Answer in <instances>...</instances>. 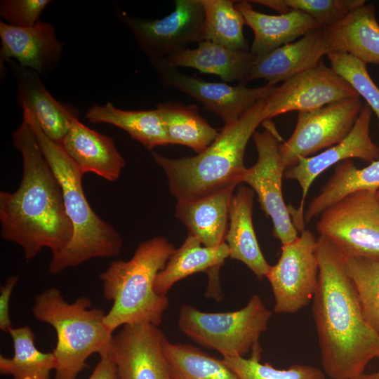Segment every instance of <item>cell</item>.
<instances>
[{
  "instance_id": "cell-1",
  "label": "cell",
  "mask_w": 379,
  "mask_h": 379,
  "mask_svg": "<svg viewBox=\"0 0 379 379\" xmlns=\"http://www.w3.org/2000/svg\"><path fill=\"white\" fill-rule=\"evenodd\" d=\"M22 159V176L14 192H0L1 236L20 246L26 260L42 248L52 258L72 241L74 230L67 214L60 182L45 158L30 124L23 119L12 134Z\"/></svg>"
},
{
  "instance_id": "cell-2",
  "label": "cell",
  "mask_w": 379,
  "mask_h": 379,
  "mask_svg": "<svg viewBox=\"0 0 379 379\" xmlns=\"http://www.w3.org/2000/svg\"><path fill=\"white\" fill-rule=\"evenodd\" d=\"M319 282L312 314L324 372L352 379L379 357V335L363 314L345 255L324 237L317 238Z\"/></svg>"
},
{
  "instance_id": "cell-3",
  "label": "cell",
  "mask_w": 379,
  "mask_h": 379,
  "mask_svg": "<svg viewBox=\"0 0 379 379\" xmlns=\"http://www.w3.org/2000/svg\"><path fill=\"white\" fill-rule=\"evenodd\" d=\"M265 99L257 102L236 121L225 124L215 140L194 157L170 159L152 152L178 201L194 200L241 183L246 168L244 157L247 144L265 121Z\"/></svg>"
},
{
  "instance_id": "cell-4",
  "label": "cell",
  "mask_w": 379,
  "mask_h": 379,
  "mask_svg": "<svg viewBox=\"0 0 379 379\" xmlns=\"http://www.w3.org/2000/svg\"><path fill=\"white\" fill-rule=\"evenodd\" d=\"M23 119L32 126L45 158L60 182L67 214L74 230L66 249L51 258L49 272L56 274L92 258L119 255L123 246L121 237L91 208L83 189L84 174L63 148L44 134L29 111L23 110Z\"/></svg>"
},
{
  "instance_id": "cell-5",
  "label": "cell",
  "mask_w": 379,
  "mask_h": 379,
  "mask_svg": "<svg viewBox=\"0 0 379 379\" xmlns=\"http://www.w3.org/2000/svg\"><path fill=\"white\" fill-rule=\"evenodd\" d=\"M174 250L166 238L155 237L140 243L130 260L114 261L100 274L104 297L113 302L104 318L108 331L160 325L169 302L156 293L154 282Z\"/></svg>"
},
{
  "instance_id": "cell-6",
  "label": "cell",
  "mask_w": 379,
  "mask_h": 379,
  "mask_svg": "<svg viewBox=\"0 0 379 379\" xmlns=\"http://www.w3.org/2000/svg\"><path fill=\"white\" fill-rule=\"evenodd\" d=\"M91 306L85 296L68 302L54 287L35 297L32 310L34 317L51 325L57 335L53 351L57 361L55 379H77L91 355H112L114 335L105 326L106 313Z\"/></svg>"
},
{
  "instance_id": "cell-7",
  "label": "cell",
  "mask_w": 379,
  "mask_h": 379,
  "mask_svg": "<svg viewBox=\"0 0 379 379\" xmlns=\"http://www.w3.org/2000/svg\"><path fill=\"white\" fill-rule=\"evenodd\" d=\"M258 294L243 308L227 312H205L191 305L179 311L178 326L199 345L218 351L223 358L244 357L259 344L272 316Z\"/></svg>"
},
{
  "instance_id": "cell-8",
  "label": "cell",
  "mask_w": 379,
  "mask_h": 379,
  "mask_svg": "<svg viewBox=\"0 0 379 379\" xmlns=\"http://www.w3.org/2000/svg\"><path fill=\"white\" fill-rule=\"evenodd\" d=\"M316 229L345 257L379 258L376 191L354 192L328 206L320 214Z\"/></svg>"
},
{
  "instance_id": "cell-9",
  "label": "cell",
  "mask_w": 379,
  "mask_h": 379,
  "mask_svg": "<svg viewBox=\"0 0 379 379\" xmlns=\"http://www.w3.org/2000/svg\"><path fill=\"white\" fill-rule=\"evenodd\" d=\"M263 132H255L253 141L258 159L246 168L241 182H246L256 193L260 208L270 217L273 236L281 244L294 241L299 235L282 194L285 168L279 154V135L270 120L265 121Z\"/></svg>"
},
{
  "instance_id": "cell-10",
  "label": "cell",
  "mask_w": 379,
  "mask_h": 379,
  "mask_svg": "<svg viewBox=\"0 0 379 379\" xmlns=\"http://www.w3.org/2000/svg\"><path fill=\"white\" fill-rule=\"evenodd\" d=\"M272 287L274 311L294 314L307 305L319 282L317 239L304 230L293 241L283 244L277 262L265 277Z\"/></svg>"
},
{
  "instance_id": "cell-11",
  "label": "cell",
  "mask_w": 379,
  "mask_h": 379,
  "mask_svg": "<svg viewBox=\"0 0 379 379\" xmlns=\"http://www.w3.org/2000/svg\"><path fill=\"white\" fill-rule=\"evenodd\" d=\"M360 96L299 112L291 137L279 145L285 171L299 159L329 148L343 141L353 128L363 107Z\"/></svg>"
},
{
  "instance_id": "cell-12",
  "label": "cell",
  "mask_w": 379,
  "mask_h": 379,
  "mask_svg": "<svg viewBox=\"0 0 379 379\" xmlns=\"http://www.w3.org/2000/svg\"><path fill=\"white\" fill-rule=\"evenodd\" d=\"M174 4V11L161 19L116 11L149 60L164 59L202 41L205 15L201 0H175Z\"/></svg>"
},
{
  "instance_id": "cell-13",
  "label": "cell",
  "mask_w": 379,
  "mask_h": 379,
  "mask_svg": "<svg viewBox=\"0 0 379 379\" xmlns=\"http://www.w3.org/2000/svg\"><path fill=\"white\" fill-rule=\"evenodd\" d=\"M160 82L166 87L176 88L230 124L238 119L254 104L267 98L276 85L267 83L250 88L239 83L230 86L225 83L211 82L181 72L163 59L149 60Z\"/></svg>"
},
{
  "instance_id": "cell-14",
  "label": "cell",
  "mask_w": 379,
  "mask_h": 379,
  "mask_svg": "<svg viewBox=\"0 0 379 379\" xmlns=\"http://www.w3.org/2000/svg\"><path fill=\"white\" fill-rule=\"evenodd\" d=\"M359 96L350 84L322 60L314 67L276 86L265 99V121L293 111L305 112Z\"/></svg>"
},
{
  "instance_id": "cell-15",
  "label": "cell",
  "mask_w": 379,
  "mask_h": 379,
  "mask_svg": "<svg viewBox=\"0 0 379 379\" xmlns=\"http://www.w3.org/2000/svg\"><path fill=\"white\" fill-rule=\"evenodd\" d=\"M372 110L364 104L359 117L349 133L340 142L326 149L319 154L302 157L293 166L286 169L284 178L296 180L302 190L298 208L291 213L298 232L304 230V206L307 193L314 180L329 167L353 158L372 163L379 159V146L370 136Z\"/></svg>"
},
{
  "instance_id": "cell-16",
  "label": "cell",
  "mask_w": 379,
  "mask_h": 379,
  "mask_svg": "<svg viewBox=\"0 0 379 379\" xmlns=\"http://www.w3.org/2000/svg\"><path fill=\"white\" fill-rule=\"evenodd\" d=\"M158 326L124 325L114 336L112 357L119 379H173Z\"/></svg>"
},
{
  "instance_id": "cell-17",
  "label": "cell",
  "mask_w": 379,
  "mask_h": 379,
  "mask_svg": "<svg viewBox=\"0 0 379 379\" xmlns=\"http://www.w3.org/2000/svg\"><path fill=\"white\" fill-rule=\"evenodd\" d=\"M333 52L324 27L310 32L299 40L255 58L245 83L264 79L276 85L317 66L324 55Z\"/></svg>"
},
{
  "instance_id": "cell-18",
  "label": "cell",
  "mask_w": 379,
  "mask_h": 379,
  "mask_svg": "<svg viewBox=\"0 0 379 379\" xmlns=\"http://www.w3.org/2000/svg\"><path fill=\"white\" fill-rule=\"evenodd\" d=\"M1 61L13 59L41 77L59 61L63 43L56 36L53 26L41 20L27 27H15L0 22Z\"/></svg>"
},
{
  "instance_id": "cell-19",
  "label": "cell",
  "mask_w": 379,
  "mask_h": 379,
  "mask_svg": "<svg viewBox=\"0 0 379 379\" xmlns=\"http://www.w3.org/2000/svg\"><path fill=\"white\" fill-rule=\"evenodd\" d=\"M7 63L16 81L22 109L29 111L44 134L61 146L72 121L77 118L76 109L56 100L35 71L20 66L13 60Z\"/></svg>"
},
{
  "instance_id": "cell-20",
  "label": "cell",
  "mask_w": 379,
  "mask_h": 379,
  "mask_svg": "<svg viewBox=\"0 0 379 379\" xmlns=\"http://www.w3.org/2000/svg\"><path fill=\"white\" fill-rule=\"evenodd\" d=\"M61 147L83 174L93 173L108 181H115L126 165L114 140L81 122L72 121Z\"/></svg>"
},
{
  "instance_id": "cell-21",
  "label": "cell",
  "mask_w": 379,
  "mask_h": 379,
  "mask_svg": "<svg viewBox=\"0 0 379 379\" xmlns=\"http://www.w3.org/2000/svg\"><path fill=\"white\" fill-rule=\"evenodd\" d=\"M235 6L254 33L250 51L255 58L321 28L310 16L300 11L268 15L255 11L249 1H236Z\"/></svg>"
},
{
  "instance_id": "cell-22",
  "label": "cell",
  "mask_w": 379,
  "mask_h": 379,
  "mask_svg": "<svg viewBox=\"0 0 379 379\" xmlns=\"http://www.w3.org/2000/svg\"><path fill=\"white\" fill-rule=\"evenodd\" d=\"M236 187L228 186L191 201H178L175 216L204 246L216 247L225 243Z\"/></svg>"
},
{
  "instance_id": "cell-23",
  "label": "cell",
  "mask_w": 379,
  "mask_h": 379,
  "mask_svg": "<svg viewBox=\"0 0 379 379\" xmlns=\"http://www.w3.org/2000/svg\"><path fill=\"white\" fill-rule=\"evenodd\" d=\"M253 197L254 191L244 185L233 195L225 243L229 248V258L245 264L261 280L266 277L271 265L260 248L254 231Z\"/></svg>"
},
{
  "instance_id": "cell-24",
  "label": "cell",
  "mask_w": 379,
  "mask_h": 379,
  "mask_svg": "<svg viewBox=\"0 0 379 379\" xmlns=\"http://www.w3.org/2000/svg\"><path fill=\"white\" fill-rule=\"evenodd\" d=\"M324 28L332 53H347L366 65H379V24L374 4L358 7Z\"/></svg>"
},
{
  "instance_id": "cell-25",
  "label": "cell",
  "mask_w": 379,
  "mask_h": 379,
  "mask_svg": "<svg viewBox=\"0 0 379 379\" xmlns=\"http://www.w3.org/2000/svg\"><path fill=\"white\" fill-rule=\"evenodd\" d=\"M230 255L226 243L216 247L204 246L199 239L188 234L182 244L173 251L164 268L158 273L154 290L166 296L178 281L193 274L206 272L208 278L219 277V271Z\"/></svg>"
},
{
  "instance_id": "cell-26",
  "label": "cell",
  "mask_w": 379,
  "mask_h": 379,
  "mask_svg": "<svg viewBox=\"0 0 379 379\" xmlns=\"http://www.w3.org/2000/svg\"><path fill=\"white\" fill-rule=\"evenodd\" d=\"M196 48H185L164 59L174 67H191L219 76L225 82L245 84L255 56L248 51L232 50L209 41H199Z\"/></svg>"
},
{
  "instance_id": "cell-27",
  "label": "cell",
  "mask_w": 379,
  "mask_h": 379,
  "mask_svg": "<svg viewBox=\"0 0 379 379\" xmlns=\"http://www.w3.org/2000/svg\"><path fill=\"white\" fill-rule=\"evenodd\" d=\"M378 189L379 159L362 168H358L352 159L343 161L335 165L333 174L310 202L304 214L305 223H310L326 208L351 193Z\"/></svg>"
},
{
  "instance_id": "cell-28",
  "label": "cell",
  "mask_w": 379,
  "mask_h": 379,
  "mask_svg": "<svg viewBox=\"0 0 379 379\" xmlns=\"http://www.w3.org/2000/svg\"><path fill=\"white\" fill-rule=\"evenodd\" d=\"M86 118L91 124L105 123L120 128L147 149L168 145L159 110H124L107 102L88 108Z\"/></svg>"
},
{
  "instance_id": "cell-29",
  "label": "cell",
  "mask_w": 379,
  "mask_h": 379,
  "mask_svg": "<svg viewBox=\"0 0 379 379\" xmlns=\"http://www.w3.org/2000/svg\"><path fill=\"white\" fill-rule=\"evenodd\" d=\"M157 109L161 117L168 144L185 145L199 154L219 133L201 116L194 105L168 101L159 103Z\"/></svg>"
},
{
  "instance_id": "cell-30",
  "label": "cell",
  "mask_w": 379,
  "mask_h": 379,
  "mask_svg": "<svg viewBox=\"0 0 379 379\" xmlns=\"http://www.w3.org/2000/svg\"><path fill=\"white\" fill-rule=\"evenodd\" d=\"M13 340L12 357L0 355V373L12 379H51L57 361L53 352H43L34 345L35 335L28 326L11 327L8 332Z\"/></svg>"
},
{
  "instance_id": "cell-31",
  "label": "cell",
  "mask_w": 379,
  "mask_h": 379,
  "mask_svg": "<svg viewBox=\"0 0 379 379\" xmlns=\"http://www.w3.org/2000/svg\"><path fill=\"white\" fill-rule=\"evenodd\" d=\"M173 379H239L223 359L211 357L188 344L164 343Z\"/></svg>"
},
{
  "instance_id": "cell-32",
  "label": "cell",
  "mask_w": 379,
  "mask_h": 379,
  "mask_svg": "<svg viewBox=\"0 0 379 379\" xmlns=\"http://www.w3.org/2000/svg\"><path fill=\"white\" fill-rule=\"evenodd\" d=\"M204 11L202 41H209L232 50L248 51L243 32L246 24L232 0H201Z\"/></svg>"
},
{
  "instance_id": "cell-33",
  "label": "cell",
  "mask_w": 379,
  "mask_h": 379,
  "mask_svg": "<svg viewBox=\"0 0 379 379\" xmlns=\"http://www.w3.org/2000/svg\"><path fill=\"white\" fill-rule=\"evenodd\" d=\"M345 259L364 318L379 335V258L345 257Z\"/></svg>"
},
{
  "instance_id": "cell-34",
  "label": "cell",
  "mask_w": 379,
  "mask_h": 379,
  "mask_svg": "<svg viewBox=\"0 0 379 379\" xmlns=\"http://www.w3.org/2000/svg\"><path fill=\"white\" fill-rule=\"evenodd\" d=\"M269 7L279 14L292 11L302 12L321 27H328L344 18L354 9L366 4L365 0H255L249 1Z\"/></svg>"
},
{
  "instance_id": "cell-35",
  "label": "cell",
  "mask_w": 379,
  "mask_h": 379,
  "mask_svg": "<svg viewBox=\"0 0 379 379\" xmlns=\"http://www.w3.org/2000/svg\"><path fill=\"white\" fill-rule=\"evenodd\" d=\"M260 344L251 350V356L222 358L239 379H326L324 372L310 365L293 364L287 369H277L268 363H260Z\"/></svg>"
},
{
  "instance_id": "cell-36",
  "label": "cell",
  "mask_w": 379,
  "mask_h": 379,
  "mask_svg": "<svg viewBox=\"0 0 379 379\" xmlns=\"http://www.w3.org/2000/svg\"><path fill=\"white\" fill-rule=\"evenodd\" d=\"M331 67L363 98L379 121V88L368 74L367 65L343 52L327 55Z\"/></svg>"
},
{
  "instance_id": "cell-37",
  "label": "cell",
  "mask_w": 379,
  "mask_h": 379,
  "mask_svg": "<svg viewBox=\"0 0 379 379\" xmlns=\"http://www.w3.org/2000/svg\"><path fill=\"white\" fill-rule=\"evenodd\" d=\"M50 0H2L0 15L8 25L27 27L39 21V17Z\"/></svg>"
},
{
  "instance_id": "cell-38",
  "label": "cell",
  "mask_w": 379,
  "mask_h": 379,
  "mask_svg": "<svg viewBox=\"0 0 379 379\" xmlns=\"http://www.w3.org/2000/svg\"><path fill=\"white\" fill-rule=\"evenodd\" d=\"M18 281V276L8 277L4 285L0 288V329L8 332L12 327L9 314V304L11 293Z\"/></svg>"
},
{
  "instance_id": "cell-39",
  "label": "cell",
  "mask_w": 379,
  "mask_h": 379,
  "mask_svg": "<svg viewBox=\"0 0 379 379\" xmlns=\"http://www.w3.org/2000/svg\"><path fill=\"white\" fill-rule=\"evenodd\" d=\"M88 379H119L112 355L100 357Z\"/></svg>"
},
{
  "instance_id": "cell-40",
  "label": "cell",
  "mask_w": 379,
  "mask_h": 379,
  "mask_svg": "<svg viewBox=\"0 0 379 379\" xmlns=\"http://www.w3.org/2000/svg\"><path fill=\"white\" fill-rule=\"evenodd\" d=\"M352 379H378V373H361V375L352 378Z\"/></svg>"
},
{
  "instance_id": "cell-41",
  "label": "cell",
  "mask_w": 379,
  "mask_h": 379,
  "mask_svg": "<svg viewBox=\"0 0 379 379\" xmlns=\"http://www.w3.org/2000/svg\"><path fill=\"white\" fill-rule=\"evenodd\" d=\"M376 194H377V197L379 199V189L376 191Z\"/></svg>"
},
{
  "instance_id": "cell-42",
  "label": "cell",
  "mask_w": 379,
  "mask_h": 379,
  "mask_svg": "<svg viewBox=\"0 0 379 379\" xmlns=\"http://www.w3.org/2000/svg\"><path fill=\"white\" fill-rule=\"evenodd\" d=\"M378 361H379V357H378ZM377 373H378V379H379V370H378V371L377 372Z\"/></svg>"
}]
</instances>
